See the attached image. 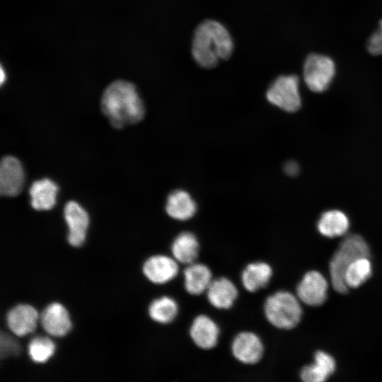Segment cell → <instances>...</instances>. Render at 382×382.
<instances>
[{
	"mask_svg": "<svg viewBox=\"0 0 382 382\" xmlns=\"http://www.w3.org/2000/svg\"><path fill=\"white\" fill-rule=\"evenodd\" d=\"M101 108L111 125L118 129L139 122L145 112L136 86L124 80L115 81L105 88Z\"/></svg>",
	"mask_w": 382,
	"mask_h": 382,
	"instance_id": "obj_1",
	"label": "cell"
},
{
	"mask_svg": "<svg viewBox=\"0 0 382 382\" xmlns=\"http://www.w3.org/2000/svg\"><path fill=\"white\" fill-rule=\"evenodd\" d=\"M233 50L232 37L221 23L206 20L195 30L192 54L200 66L206 69L216 66L221 60L229 58Z\"/></svg>",
	"mask_w": 382,
	"mask_h": 382,
	"instance_id": "obj_2",
	"label": "cell"
},
{
	"mask_svg": "<svg viewBox=\"0 0 382 382\" xmlns=\"http://www.w3.org/2000/svg\"><path fill=\"white\" fill-rule=\"evenodd\" d=\"M361 257H370V249L364 238L358 234L345 236L329 265L330 282L337 292L345 294L348 291L345 272L351 262Z\"/></svg>",
	"mask_w": 382,
	"mask_h": 382,
	"instance_id": "obj_3",
	"label": "cell"
},
{
	"mask_svg": "<svg viewBox=\"0 0 382 382\" xmlns=\"http://www.w3.org/2000/svg\"><path fill=\"white\" fill-rule=\"evenodd\" d=\"M299 298L289 291H280L265 301L264 311L267 320L274 327L289 330L301 320L302 309Z\"/></svg>",
	"mask_w": 382,
	"mask_h": 382,
	"instance_id": "obj_4",
	"label": "cell"
},
{
	"mask_svg": "<svg viewBox=\"0 0 382 382\" xmlns=\"http://www.w3.org/2000/svg\"><path fill=\"white\" fill-rule=\"evenodd\" d=\"M299 80L296 75H283L277 77L266 93L267 100L280 109L294 112L301 105Z\"/></svg>",
	"mask_w": 382,
	"mask_h": 382,
	"instance_id": "obj_5",
	"label": "cell"
},
{
	"mask_svg": "<svg viewBox=\"0 0 382 382\" xmlns=\"http://www.w3.org/2000/svg\"><path fill=\"white\" fill-rule=\"evenodd\" d=\"M335 73L334 62L328 56L311 54L303 65V79L308 88L316 93L325 91Z\"/></svg>",
	"mask_w": 382,
	"mask_h": 382,
	"instance_id": "obj_6",
	"label": "cell"
},
{
	"mask_svg": "<svg viewBox=\"0 0 382 382\" xmlns=\"http://www.w3.org/2000/svg\"><path fill=\"white\" fill-rule=\"evenodd\" d=\"M328 282L319 272L312 270L306 272L296 287V294L303 303L317 306L323 304L327 299Z\"/></svg>",
	"mask_w": 382,
	"mask_h": 382,
	"instance_id": "obj_7",
	"label": "cell"
},
{
	"mask_svg": "<svg viewBox=\"0 0 382 382\" xmlns=\"http://www.w3.org/2000/svg\"><path fill=\"white\" fill-rule=\"evenodd\" d=\"M64 215L69 228V243L74 247L81 246L86 241L89 225L88 213L77 202L70 201L65 205Z\"/></svg>",
	"mask_w": 382,
	"mask_h": 382,
	"instance_id": "obj_8",
	"label": "cell"
},
{
	"mask_svg": "<svg viewBox=\"0 0 382 382\" xmlns=\"http://www.w3.org/2000/svg\"><path fill=\"white\" fill-rule=\"evenodd\" d=\"M24 171L21 162L11 156L2 158L0 165V192L3 196L14 197L22 190Z\"/></svg>",
	"mask_w": 382,
	"mask_h": 382,
	"instance_id": "obj_9",
	"label": "cell"
},
{
	"mask_svg": "<svg viewBox=\"0 0 382 382\" xmlns=\"http://www.w3.org/2000/svg\"><path fill=\"white\" fill-rule=\"evenodd\" d=\"M40 323L43 330L53 337H63L72 327L69 313L64 306L54 302L45 308L40 315Z\"/></svg>",
	"mask_w": 382,
	"mask_h": 382,
	"instance_id": "obj_10",
	"label": "cell"
},
{
	"mask_svg": "<svg viewBox=\"0 0 382 382\" xmlns=\"http://www.w3.org/2000/svg\"><path fill=\"white\" fill-rule=\"evenodd\" d=\"M40 315L35 308L29 304H18L6 314V324L10 331L18 337H24L35 331Z\"/></svg>",
	"mask_w": 382,
	"mask_h": 382,
	"instance_id": "obj_11",
	"label": "cell"
},
{
	"mask_svg": "<svg viewBox=\"0 0 382 382\" xmlns=\"http://www.w3.org/2000/svg\"><path fill=\"white\" fill-rule=\"evenodd\" d=\"M234 357L245 364H254L262 358L264 347L260 337L251 332H242L237 335L231 345Z\"/></svg>",
	"mask_w": 382,
	"mask_h": 382,
	"instance_id": "obj_12",
	"label": "cell"
},
{
	"mask_svg": "<svg viewBox=\"0 0 382 382\" xmlns=\"http://www.w3.org/2000/svg\"><path fill=\"white\" fill-rule=\"evenodd\" d=\"M144 276L152 283L163 284L174 279L178 273V261L163 255L149 257L144 263Z\"/></svg>",
	"mask_w": 382,
	"mask_h": 382,
	"instance_id": "obj_13",
	"label": "cell"
},
{
	"mask_svg": "<svg viewBox=\"0 0 382 382\" xmlns=\"http://www.w3.org/2000/svg\"><path fill=\"white\" fill-rule=\"evenodd\" d=\"M219 329L216 323L205 315L197 316L190 327V335L194 343L201 349H209L218 342Z\"/></svg>",
	"mask_w": 382,
	"mask_h": 382,
	"instance_id": "obj_14",
	"label": "cell"
},
{
	"mask_svg": "<svg viewBox=\"0 0 382 382\" xmlns=\"http://www.w3.org/2000/svg\"><path fill=\"white\" fill-rule=\"evenodd\" d=\"M334 358L323 351H318L314 354V362L303 366L300 377L305 382H324L335 371Z\"/></svg>",
	"mask_w": 382,
	"mask_h": 382,
	"instance_id": "obj_15",
	"label": "cell"
},
{
	"mask_svg": "<svg viewBox=\"0 0 382 382\" xmlns=\"http://www.w3.org/2000/svg\"><path fill=\"white\" fill-rule=\"evenodd\" d=\"M209 303L219 309H228L232 306L238 296L235 284L228 279L220 277L212 281L207 290Z\"/></svg>",
	"mask_w": 382,
	"mask_h": 382,
	"instance_id": "obj_16",
	"label": "cell"
},
{
	"mask_svg": "<svg viewBox=\"0 0 382 382\" xmlns=\"http://www.w3.org/2000/svg\"><path fill=\"white\" fill-rule=\"evenodd\" d=\"M183 274L185 288L192 295H199L207 291L212 281L210 269L202 263L194 262L189 264Z\"/></svg>",
	"mask_w": 382,
	"mask_h": 382,
	"instance_id": "obj_17",
	"label": "cell"
},
{
	"mask_svg": "<svg viewBox=\"0 0 382 382\" xmlns=\"http://www.w3.org/2000/svg\"><path fill=\"white\" fill-rule=\"evenodd\" d=\"M57 192V185L48 178L34 182L29 192L31 206L36 210L51 209L56 204Z\"/></svg>",
	"mask_w": 382,
	"mask_h": 382,
	"instance_id": "obj_18",
	"label": "cell"
},
{
	"mask_svg": "<svg viewBox=\"0 0 382 382\" xmlns=\"http://www.w3.org/2000/svg\"><path fill=\"white\" fill-rule=\"evenodd\" d=\"M166 210L173 219L185 221L194 216L197 206L188 192L183 190H178L168 195Z\"/></svg>",
	"mask_w": 382,
	"mask_h": 382,
	"instance_id": "obj_19",
	"label": "cell"
},
{
	"mask_svg": "<svg viewBox=\"0 0 382 382\" xmlns=\"http://www.w3.org/2000/svg\"><path fill=\"white\" fill-rule=\"evenodd\" d=\"M320 233L328 238L342 236L348 231L349 221L347 215L337 209L323 212L317 223Z\"/></svg>",
	"mask_w": 382,
	"mask_h": 382,
	"instance_id": "obj_20",
	"label": "cell"
},
{
	"mask_svg": "<svg viewBox=\"0 0 382 382\" xmlns=\"http://www.w3.org/2000/svg\"><path fill=\"white\" fill-rule=\"evenodd\" d=\"M272 275L271 267L266 262H257L248 265L241 274V281L245 289L255 292L264 288Z\"/></svg>",
	"mask_w": 382,
	"mask_h": 382,
	"instance_id": "obj_21",
	"label": "cell"
},
{
	"mask_svg": "<svg viewBox=\"0 0 382 382\" xmlns=\"http://www.w3.org/2000/svg\"><path fill=\"white\" fill-rule=\"evenodd\" d=\"M173 257L180 263L191 264L195 261L199 253V243L196 236L190 232L180 233L171 245Z\"/></svg>",
	"mask_w": 382,
	"mask_h": 382,
	"instance_id": "obj_22",
	"label": "cell"
},
{
	"mask_svg": "<svg viewBox=\"0 0 382 382\" xmlns=\"http://www.w3.org/2000/svg\"><path fill=\"white\" fill-rule=\"evenodd\" d=\"M372 274V265L369 257L354 260L345 272V282L348 288H357L366 282Z\"/></svg>",
	"mask_w": 382,
	"mask_h": 382,
	"instance_id": "obj_23",
	"label": "cell"
},
{
	"mask_svg": "<svg viewBox=\"0 0 382 382\" xmlns=\"http://www.w3.org/2000/svg\"><path fill=\"white\" fill-rule=\"evenodd\" d=\"M150 318L159 323L172 322L176 317L178 306L176 301L168 296H162L153 301L149 307Z\"/></svg>",
	"mask_w": 382,
	"mask_h": 382,
	"instance_id": "obj_24",
	"label": "cell"
},
{
	"mask_svg": "<svg viewBox=\"0 0 382 382\" xmlns=\"http://www.w3.org/2000/svg\"><path fill=\"white\" fill-rule=\"evenodd\" d=\"M56 346L53 341L47 337L33 338L28 345V354L35 363L44 364L54 354Z\"/></svg>",
	"mask_w": 382,
	"mask_h": 382,
	"instance_id": "obj_25",
	"label": "cell"
},
{
	"mask_svg": "<svg viewBox=\"0 0 382 382\" xmlns=\"http://www.w3.org/2000/svg\"><path fill=\"white\" fill-rule=\"evenodd\" d=\"M367 48L373 55L382 54V19L379 22L378 30L369 37Z\"/></svg>",
	"mask_w": 382,
	"mask_h": 382,
	"instance_id": "obj_26",
	"label": "cell"
},
{
	"mask_svg": "<svg viewBox=\"0 0 382 382\" xmlns=\"http://www.w3.org/2000/svg\"><path fill=\"white\" fill-rule=\"evenodd\" d=\"M20 346L16 341L9 337L1 335V356L3 357L13 356L19 354Z\"/></svg>",
	"mask_w": 382,
	"mask_h": 382,
	"instance_id": "obj_27",
	"label": "cell"
},
{
	"mask_svg": "<svg viewBox=\"0 0 382 382\" xmlns=\"http://www.w3.org/2000/svg\"><path fill=\"white\" fill-rule=\"evenodd\" d=\"M284 170L289 176L296 175L300 170L299 164L294 161H289L284 166Z\"/></svg>",
	"mask_w": 382,
	"mask_h": 382,
	"instance_id": "obj_28",
	"label": "cell"
}]
</instances>
